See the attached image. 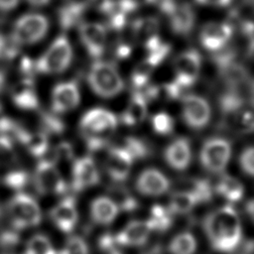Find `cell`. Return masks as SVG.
Segmentation results:
<instances>
[{
	"mask_svg": "<svg viewBox=\"0 0 254 254\" xmlns=\"http://www.w3.org/2000/svg\"><path fill=\"white\" fill-rule=\"evenodd\" d=\"M203 229L211 247L228 253L238 247L242 238L241 220L231 205L221 206L206 215Z\"/></svg>",
	"mask_w": 254,
	"mask_h": 254,
	"instance_id": "1",
	"label": "cell"
},
{
	"mask_svg": "<svg viewBox=\"0 0 254 254\" xmlns=\"http://www.w3.org/2000/svg\"><path fill=\"white\" fill-rule=\"evenodd\" d=\"M117 117L104 108L86 111L80 119L79 128L86 146L91 151L101 149L117 127Z\"/></svg>",
	"mask_w": 254,
	"mask_h": 254,
	"instance_id": "2",
	"label": "cell"
},
{
	"mask_svg": "<svg viewBox=\"0 0 254 254\" xmlns=\"http://www.w3.org/2000/svg\"><path fill=\"white\" fill-rule=\"evenodd\" d=\"M88 84L100 97L110 98L119 94L124 87L123 79L117 68L108 62L96 61L89 68Z\"/></svg>",
	"mask_w": 254,
	"mask_h": 254,
	"instance_id": "3",
	"label": "cell"
},
{
	"mask_svg": "<svg viewBox=\"0 0 254 254\" xmlns=\"http://www.w3.org/2000/svg\"><path fill=\"white\" fill-rule=\"evenodd\" d=\"M8 214L16 229H26L37 226L42 220V211L36 199L28 193L17 192L7 206Z\"/></svg>",
	"mask_w": 254,
	"mask_h": 254,
	"instance_id": "4",
	"label": "cell"
},
{
	"mask_svg": "<svg viewBox=\"0 0 254 254\" xmlns=\"http://www.w3.org/2000/svg\"><path fill=\"white\" fill-rule=\"evenodd\" d=\"M71 58L70 44L67 38L62 35L53 42L34 66L41 73H60L68 67Z\"/></svg>",
	"mask_w": 254,
	"mask_h": 254,
	"instance_id": "5",
	"label": "cell"
},
{
	"mask_svg": "<svg viewBox=\"0 0 254 254\" xmlns=\"http://www.w3.org/2000/svg\"><path fill=\"white\" fill-rule=\"evenodd\" d=\"M49 29V22L44 15L29 13L21 16L14 24L12 39L20 45H31L42 40Z\"/></svg>",
	"mask_w": 254,
	"mask_h": 254,
	"instance_id": "6",
	"label": "cell"
},
{
	"mask_svg": "<svg viewBox=\"0 0 254 254\" xmlns=\"http://www.w3.org/2000/svg\"><path fill=\"white\" fill-rule=\"evenodd\" d=\"M231 157V144L228 140L214 137L206 140L199 152L201 166L213 174L221 173L227 166Z\"/></svg>",
	"mask_w": 254,
	"mask_h": 254,
	"instance_id": "7",
	"label": "cell"
},
{
	"mask_svg": "<svg viewBox=\"0 0 254 254\" xmlns=\"http://www.w3.org/2000/svg\"><path fill=\"white\" fill-rule=\"evenodd\" d=\"M34 186L41 194H61L66 190V184L56 166L50 159L41 160L35 170Z\"/></svg>",
	"mask_w": 254,
	"mask_h": 254,
	"instance_id": "8",
	"label": "cell"
},
{
	"mask_svg": "<svg viewBox=\"0 0 254 254\" xmlns=\"http://www.w3.org/2000/svg\"><path fill=\"white\" fill-rule=\"evenodd\" d=\"M161 9L169 18L170 26L178 35H188L194 26V12L188 3H177L173 0H162Z\"/></svg>",
	"mask_w": 254,
	"mask_h": 254,
	"instance_id": "9",
	"label": "cell"
},
{
	"mask_svg": "<svg viewBox=\"0 0 254 254\" xmlns=\"http://www.w3.org/2000/svg\"><path fill=\"white\" fill-rule=\"evenodd\" d=\"M182 116L185 123L194 130L204 128L211 116V109L208 102L198 95H186L183 99Z\"/></svg>",
	"mask_w": 254,
	"mask_h": 254,
	"instance_id": "10",
	"label": "cell"
},
{
	"mask_svg": "<svg viewBox=\"0 0 254 254\" xmlns=\"http://www.w3.org/2000/svg\"><path fill=\"white\" fill-rule=\"evenodd\" d=\"M201 66V57L196 50L190 49L180 54L175 61V80L184 88H190L197 79Z\"/></svg>",
	"mask_w": 254,
	"mask_h": 254,
	"instance_id": "11",
	"label": "cell"
},
{
	"mask_svg": "<svg viewBox=\"0 0 254 254\" xmlns=\"http://www.w3.org/2000/svg\"><path fill=\"white\" fill-rule=\"evenodd\" d=\"M170 50V46L163 43L157 49L148 52V56L134 68L131 74V82L135 89H140L146 85L152 72L166 59Z\"/></svg>",
	"mask_w": 254,
	"mask_h": 254,
	"instance_id": "12",
	"label": "cell"
},
{
	"mask_svg": "<svg viewBox=\"0 0 254 254\" xmlns=\"http://www.w3.org/2000/svg\"><path fill=\"white\" fill-rule=\"evenodd\" d=\"M100 175L94 161L89 156L80 157L73 161L71 169V185L74 190L80 191L96 186Z\"/></svg>",
	"mask_w": 254,
	"mask_h": 254,
	"instance_id": "13",
	"label": "cell"
},
{
	"mask_svg": "<svg viewBox=\"0 0 254 254\" xmlns=\"http://www.w3.org/2000/svg\"><path fill=\"white\" fill-rule=\"evenodd\" d=\"M80 100L78 86L75 81L58 83L52 92V109L54 113H65L74 109Z\"/></svg>",
	"mask_w": 254,
	"mask_h": 254,
	"instance_id": "14",
	"label": "cell"
},
{
	"mask_svg": "<svg viewBox=\"0 0 254 254\" xmlns=\"http://www.w3.org/2000/svg\"><path fill=\"white\" fill-rule=\"evenodd\" d=\"M136 190L147 196H158L170 189L169 179L159 170L148 168L141 172L135 183Z\"/></svg>",
	"mask_w": 254,
	"mask_h": 254,
	"instance_id": "15",
	"label": "cell"
},
{
	"mask_svg": "<svg viewBox=\"0 0 254 254\" xmlns=\"http://www.w3.org/2000/svg\"><path fill=\"white\" fill-rule=\"evenodd\" d=\"M232 36V27L227 23L205 24L199 34V40L204 49L211 52L222 50Z\"/></svg>",
	"mask_w": 254,
	"mask_h": 254,
	"instance_id": "16",
	"label": "cell"
},
{
	"mask_svg": "<svg viewBox=\"0 0 254 254\" xmlns=\"http://www.w3.org/2000/svg\"><path fill=\"white\" fill-rule=\"evenodd\" d=\"M132 163V158L122 147L113 146L107 152L105 170L112 180L120 183L128 178Z\"/></svg>",
	"mask_w": 254,
	"mask_h": 254,
	"instance_id": "17",
	"label": "cell"
},
{
	"mask_svg": "<svg viewBox=\"0 0 254 254\" xmlns=\"http://www.w3.org/2000/svg\"><path fill=\"white\" fill-rule=\"evenodd\" d=\"M79 38L90 57L97 59L103 54L106 44V31L101 24H80Z\"/></svg>",
	"mask_w": 254,
	"mask_h": 254,
	"instance_id": "18",
	"label": "cell"
},
{
	"mask_svg": "<svg viewBox=\"0 0 254 254\" xmlns=\"http://www.w3.org/2000/svg\"><path fill=\"white\" fill-rule=\"evenodd\" d=\"M50 217L61 231L65 233L71 232L78 219L75 200L71 196H67L60 200L52 207Z\"/></svg>",
	"mask_w": 254,
	"mask_h": 254,
	"instance_id": "19",
	"label": "cell"
},
{
	"mask_svg": "<svg viewBox=\"0 0 254 254\" xmlns=\"http://www.w3.org/2000/svg\"><path fill=\"white\" fill-rule=\"evenodd\" d=\"M166 163L174 170H186L191 160V148L187 138H177L172 141L164 152Z\"/></svg>",
	"mask_w": 254,
	"mask_h": 254,
	"instance_id": "20",
	"label": "cell"
},
{
	"mask_svg": "<svg viewBox=\"0 0 254 254\" xmlns=\"http://www.w3.org/2000/svg\"><path fill=\"white\" fill-rule=\"evenodd\" d=\"M151 228L146 220H132L115 234L119 246H141L150 236Z\"/></svg>",
	"mask_w": 254,
	"mask_h": 254,
	"instance_id": "21",
	"label": "cell"
},
{
	"mask_svg": "<svg viewBox=\"0 0 254 254\" xmlns=\"http://www.w3.org/2000/svg\"><path fill=\"white\" fill-rule=\"evenodd\" d=\"M11 98L14 104L25 110L36 109L39 99L31 79H23L17 82L11 89Z\"/></svg>",
	"mask_w": 254,
	"mask_h": 254,
	"instance_id": "22",
	"label": "cell"
},
{
	"mask_svg": "<svg viewBox=\"0 0 254 254\" xmlns=\"http://www.w3.org/2000/svg\"><path fill=\"white\" fill-rule=\"evenodd\" d=\"M118 212V206L109 196H98L90 203L91 219L99 225L111 223L117 217Z\"/></svg>",
	"mask_w": 254,
	"mask_h": 254,
	"instance_id": "23",
	"label": "cell"
},
{
	"mask_svg": "<svg viewBox=\"0 0 254 254\" xmlns=\"http://www.w3.org/2000/svg\"><path fill=\"white\" fill-rule=\"evenodd\" d=\"M147 112V100L142 92L135 91L126 109L120 115V121L127 126H135L146 118Z\"/></svg>",
	"mask_w": 254,
	"mask_h": 254,
	"instance_id": "24",
	"label": "cell"
},
{
	"mask_svg": "<svg viewBox=\"0 0 254 254\" xmlns=\"http://www.w3.org/2000/svg\"><path fill=\"white\" fill-rule=\"evenodd\" d=\"M158 30L159 22L154 17L138 19L132 25V33L135 40L139 41L145 49L160 39Z\"/></svg>",
	"mask_w": 254,
	"mask_h": 254,
	"instance_id": "25",
	"label": "cell"
},
{
	"mask_svg": "<svg viewBox=\"0 0 254 254\" xmlns=\"http://www.w3.org/2000/svg\"><path fill=\"white\" fill-rule=\"evenodd\" d=\"M87 9L84 1H71L64 5L59 11V21L63 29L68 30L80 25V20Z\"/></svg>",
	"mask_w": 254,
	"mask_h": 254,
	"instance_id": "26",
	"label": "cell"
},
{
	"mask_svg": "<svg viewBox=\"0 0 254 254\" xmlns=\"http://www.w3.org/2000/svg\"><path fill=\"white\" fill-rule=\"evenodd\" d=\"M17 140L25 146L30 154L36 157H42L48 152L49 138L44 132L31 133L23 129Z\"/></svg>",
	"mask_w": 254,
	"mask_h": 254,
	"instance_id": "27",
	"label": "cell"
},
{
	"mask_svg": "<svg viewBox=\"0 0 254 254\" xmlns=\"http://www.w3.org/2000/svg\"><path fill=\"white\" fill-rule=\"evenodd\" d=\"M213 191L230 202H235L243 196L242 184L232 176H222L213 188Z\"/></svg>",
	"mask_w": 254,
	"mask_h": 254,
	"instance_id": "28",
	"label": "cell"
},
{
	"mask_svg": "<svg viewBox=\"0 0 254 254\" xmlns=\"http://www.w3.org/2000/svg\"><path fill=\"white\" fill-rule=\"evenodd\" d=\"M151 231L163 232L170 228L173 222V214L168 207L155 204L151 207L149 218L146 219Z\"/></svg>",
	"mask_w": 254,
	"mask_h": 254,
	"instance_id": "29",
	"label": "cell"
},
{
	"mask_svg": "<svg viewBox=\"0 0 254 254\" xmlns=\"http://www.w3.org/2000/svg\"><path fill=\"white\" fill-rule=\"evenodd\" d=\"M197 204L194 196L188 190L175 191L169 200V210L172 214L189 213Z\"/></svg>",
	"mask_w": 254,
	"mask_h": 254,
	"instance_id": "30",
	"label": "cell"
},
{
	"mask_svg": "<svg viewBox=\"0 0 254 254\" xmlns=\"http://www.w3.org/2000/svg\"><path fill=\"white\" fill-rule=\"evenodd\" d=\"M196 250V239L190 232H181L174 236L169 244L171 254H193Z\"/></svg>",
	"mask_w": 254,
	"mask_h": 254,
	"instance_id": "31",
	"label": "cell"
},
{
	"mask_svg": "<svg viewBox=\"0 0 254 254\" xmlns=\"http://www.w3.org/2000/svg\"><path fill=\"white\" fill-rule=\"evenodd\" d=\"M25 254H58V252L48 236L44 234H35L28 240Z\"/></svg>",
	"mask_w": 254,
	"mask_h": 254,
	"instance_id": "32",
	"label": "cell"
},
{
	"mask_svg": "<svg viewBox=\"0 0 254 254\" xmlns=\"http://www.w3.org/2000/svg\"><path fill=\"white\" fill-rule=\"evenodd\" d=\"M122 147L132 158V160H140L149 155V148L146 143L140 138L137 137H126L122 144L119 145Z\"/></svg>",
	"mask_w": 254,
	"mask_h": 254,
	"instance_id": "33",
	"label": "cell"
},
{
	"mask_svg": "<svg viewBox=\"0 0 254 254\" xmlns=\"http://www.w3.org/2000/svg\"><path fill=\"white\" fill-rule=\"evenodd\" d=\"M190 185V190H187L190 191L194 196L197 203L206 202L211 199L213 189L206 180L195 179V180H192Z\"/></svg>",
	"mask_w": 254,
	"mask_h": 254,
	"instance_id": "34",
	"label": "cell"
},
{
	"mask_svg": "<svg viewBox=\"0 0 254 254\" xmlns=\"http://www.w3.org/2000/svg\"><path fill=\"white\" fill-rule=\"evenodd\" d=\"M151 123L154 131L160 135L170 134L175 126L174 119L166 112H158L153 115Z\"/></svg>",
	"mask_w": 254,
	"mask_h": 254,
	"instance_id": "35",
	"label": "cell"
},
{
	"mask_svg": "<svg viewBox=\"0 0 254 254\" xmlns=\"http://www.w3.org/2000/svg\"><path fill=\"white\" fill-rule=\"evenodd\" d=\"M113 196H109L116 203V205L120 210L131 211L137 208L136 199L125 190L123 189H115L112 192Z\"/></svg>",
	"mask_w": 254,
	"mask_h": 254,
	"instance_id": "36",
	"label": "cell"
},
{
	"mask_svg": "<svg viewBox=\"0 0 254 254\" xmlns=\"http://www.w3.org/2000/svg\"><path fill=\"white\" fill-rule=\"evenodd\" d=\"M16 162V153L10 138L0 135V167H9Z\"/></svg>",
	"mask_w": 254,
	"mask_h": 254,
	"instance_id": "37",
	"label": "cell"
},
{
	"mask_svg": "<svg viewBox=\"0 0 254 254\" xmlns=\"http://www.w3.org/2000/svg\"><path fill=\"white\" fill-rule=\"evenodd\" d=\"M58 254H88V247L84 239L80 236H70L64 246Z\"/></svg>",
	"mask_w": 254,
	"mask_h": 254,
	"instance_id": "38",
	"label": "cell"
},
{
	"mask_svg": "<svg viewBox=\"0 0 254 254\" xmlns=\"http://www.w3.org/2000/svg\"><path fill=\"white\" fill-rule=\"evenodd\" d=\"M43 124L45 128V134H61L64 131V122L54 114H45L43 116Z\"/></svg>",
	"mask_w": 254,
	"mask_h": 254,
	"instance_id": "39",
	"label": "cell"
},
{
	"mask_svg": "<svg viewBox=\"0 0 254 254\" xmlns=\"http://www.w3.org/2000/svg\"><path fill=\"white\" fill-rule=\"evenodd\" d=\"M239 166L244 174L252 177L254 174V150L252 146L245 148L239 156Z\"/></svg>",
	"mask_w": 254,
	"mask_h": 254,
	"instance_id": "40",
	"label": "cell"
},
{
	"mask_svg": "<svg viewBox=\"0 0 254 254\" xmlns=\"http://www.w3.org/2000/svg\"><path fill=\"white\" fill-rule=\"evenodd\" d=\"M27 182L28 175L24 171H12L4 178L5 185L14 190H20L24 188Z\"/></svg>",
	"mask_w": 254,
	"mask_h": 254,
	"instance_id": "41",
	"label": "cell"
},
{
	"mask_svg": "<svg viewBox=\"0 0 254 254\" xmlns=\"http://www.w3.org/2000/svg\"><path fill=\"white\" fill-rule=\"evenodd\" d=\"M87 8H91L107 16L116 8V3L113 0H85Z\"/></svg>",
	"mask_w": 254,
	"mask_h": 254,
	"instance_id": "42",
	"label": "cell"
},
{
	"mask_svg": "<svg viewBox=\"0 0 254 254\" xmlns=\"http://www.w3.org/2000/svg\"><path fill=\"white\" fill-rule=\"evenodd\" d=\"M155 1L156 0H119L117 7L125 14H128L139 9L140 7L149 5Z\"/></svg>",
	"mask_w": 254,
	"mask_h": 254,
	"instance_id": "43",
	"label": "cell"
},
{
	"mask_svg": "<svg viewBox=\"0 0 254 254\" xmlns=\"http://www.w3.org/2000/svg\"><path fill=\"white\" fill-rule=\"evenodd\" d=\"M19 45L10 36L9 39L0 35V58L12 57L16 54Z\"/></svg>",
	"mask_w": 254,
	"mask_h": 254,
	"instance_id": "44",
	"label": "cell"
},
{
	"mask_svg": "<svg viewBox=\"0 0 254 254\" xmlns=\"http://www.w3.org/2000/svg\"><path fill=\"white\" fill-rule=\"evenodd\" d=\"M72 147L69 143L64 141L60 143L55 151V160H64V161H69L72 159Z\"/></svg>",
	"mask_w": 254,
	"mask_h": 254,
	"instance_id": "45",
	"label": "cell"
},
{
	"mask_svg": "<svg viewBox=\"0 0 254 254\" xmlns=\"http://www.w3.org/2000/svg\"><path fill=\"white\" fill-rule=\"evenodd\" d=\"M20 0H0V10L1 11H11L16 8Z\"/></svg>",
	"mask_w": 254,
	"mask_h": 254,
	"instance_id": "46",
	"label": "cell"
},
{
	"mask_svg": "<svg viewBox=\"0 0 254 254\" xmlns=\"http://www.w3.org/2000/svg\"><path fill=\"white\" fill-rule=\"evenodd\" d=\"M198 3L204 5H212V6H226L230 3L231 0H196Z\"/></svg>",
	"mask_w": 254,
	"mask_h": 254,
	"instance_id": "47",
	"label": "cell"
},
{
	"mask_svg": "<svg viewBox=\"0 0 254 254\" xmlns=\"http://www.w3.org/2000/svg\"><path fill=\"white\" fill-rule=\"evenodd\" d=\"M29 5L33 7H43L50 3L51 0H26Z\"/></svg>",
	"mask_w": 254,
	"mask_h": 254,
	"instance_id": "48",
	"label": "cell"
},
{
	"mask_svg": "<svg viewBox=\"0 0 254 254\" xmlns=\"http://www.w3.org/2000/svg\"><path fill=\"white\" fill-rule=\"evenodd\" d=\"M246 207V211L249 215L250 218H253V210H254V205H253V200L252 199H249L245 205Z\"/></svg>",
	"mask_w": 254,
	"mask_h": 254,
	"instance_id": "49",
	"label": "cell"
},
{
	"mask_svg": "<svg viewBox=\"0 0 254 254\" xmlns=\"http://www.w3.org/2000/svg\"><path fill=\"white\" fill-rule=\"evenodd\" d=\"M110 254H122V253H120V252L117 250V251H113V252H111Z\"/></svg>",
	"mask_w": 254,
	"mask_h": 254,
	"instance_id": "50",
	"label": "cell"
}]
</instances>
